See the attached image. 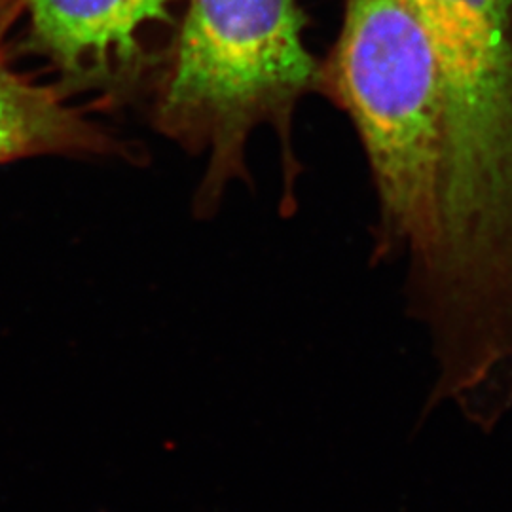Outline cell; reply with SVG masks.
Returning a JSON list of instances; mask_svg holds the SVG:
<instances>
[{"label":"cell","instance_id":"obj_1","mask_svg":"<svg viewBox=\"0 0 512 512\" xmlns=\"http://www.w3.org/2000/svg\"><path fill=\"white\" fill-rule=\"evenodd\" d=\"M304 25L294 0H188L152 124L192 156H207L194 198L200 217L217 211L234 181H249L247 143L262 126L279 139L285 203L293 209L300 173L294 112L319 88L321 71Z\"/></svg>","mask_w":512,"mask_h":512},{"label":"cell","instance_id":"obj_2","mask_svg":"<svg viewBox=\"0 0 512 512\" xmlns=\"http://www.w3.org/2000/svg\"><path fill=\"white\" fill-rule=\"evenodd\" d=\"M319 92L351 118L380 207L378 253H408L418 289L442 228L444 122L431 40L408 0H346Z\"/></svg>","mask_w":512,"mask_h":512},{"label":"cell","instance_id":"obj_3","mask_svg":"<svg viewBox=\"0 0 512 512\" xmlns=\"http://www.w3.org/2000/svg\"><path fill=\"white\" fill-rule=\"evenodd\" d=\"M439 69L446 152L512 162V0H408Z\"/></svg>","mask_w":512,"mask_h":512},{"label":"cell","instance_id":"obj_4","mask_svg":"<svg viewBox=\"0 0 512 512\" xmlns=\"http://www.w3.org/2000/svg\"><path fill=\"white\" fill-rule=\"evenodd\" d=\"M23 14L27 48L54 67L57 90L107 109L137 95L152 67L148 35L173 19L169 0H23Z\"/></svg>","mask_w":512,"mask_h":512},{"label":"cell","instance_id":"obj_5","mask_svg":"<svg viewBox=\"0 0 512 512\" xmlns=\"http://www.w3.org/2000/svg\"><path fill=\"white\" fill-rule=\"evenodd\" d=\"M19 16L23 0H0V164L37 156L143 158L137 148L67 103L57 86H40L12 67L6 40Z\"/></svg>","mask_w":512,"mask_h":512}]
</instances>
